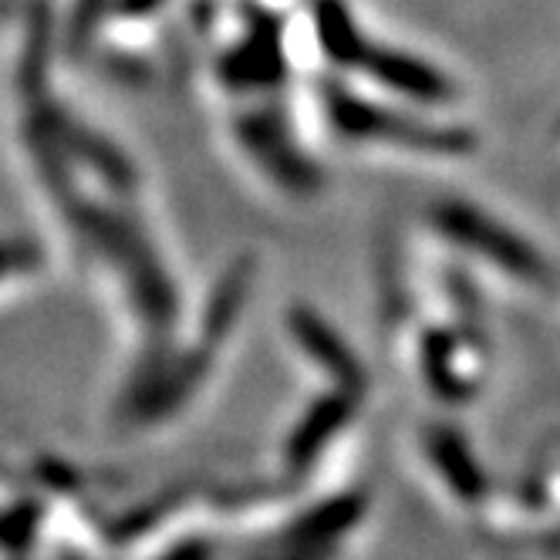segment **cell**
<instances>
[{"label":"cell","instance_id":"cell-6","mask_svg":"<svg viewBox=\"0 0 560 560\" xmlns=\"http://www.w3.org/2000/svg\"><path fill=\"white\" fill-rule=\"evenodd\" d=\"M314 27H317V42H322V51L335 61V65H351L358 68L365 55V37L358 31L354 18L348 14V8L341 0H322L314 11Z\"/></svg>","mask_w":560,"mask_h":560},{"label":"cell","instance_id":"cell-4","mask_svg":"<svg viewBox=\"0 0 560 560\" xmlns=\"http://www.w3.org/2000/svg\"><path fill=\"white\" fill-rule=\"evenodd\" d=\"M358 68H362L369 78H375V82H382L385 89H392L395 95H402L416 105L439 108V105H450L456 98V89L443 71L425 65L416 55H406V51L369 45L362 61H358Z\"/></svg>","mask_w":560,"mask_h":560},{"label":"cell","instance_id":"cell-3","mask_svg":"<svg viewBox=\"0 0 560 560\" xmlns=\"http://www.w3.org/2000/svg\"><path fill=\"white\" fill-rule=\"evenodd\" d=\"M236 139L277 186H284L291 192H314L322 186L317 166L294 145L288 126L273 112L244 115L236 122Z\"/></svg>","mask_w":560,"mask_h":560},{"label":"cell","instance_id":"cell-2","mask_svg":"<svg viewBox=\"0 0 560 560\" xmlns=\"http://www.w3.org/2000/svg\"><path fill=\"white\" fill-rule=\"evenodd\" d=\"M432 223L435 230L443 233L446 240L459 247H469V254L490 260L493 267L520 277V280H530V284H544L550 277L544 257L527 244L524 236L506 230L500 220H493L490 213L476 210L463 199H450V203H439L432 210Z\"/></svg>","mask_w":560,"mask_h":560},{"label":"cell","instance_id":"cell-5","mask_svg":"<svg viewBox=\"0 0 560 560\" xmlns=\"http://www.w3.org/2000/svg\"><path fill=\"white\" fill-rule=\"evenodd\" d=\"M223 82L233 89H273L284 78V51H280V37L270 27L254 31L247 42H240L230 55L220 61Z\"/></svg>","mask_w":560,"mask_h":560},{"label":"cell","instance_id":"cell-1","mask_svg":"<svg viewBox=\"0 0 560 560\" xmlns=\"http://www.w3.org/2000/svg\"><path fill=\"white\" fill-rule=\"evenodd\" d=\"M328 118L345 139H365V142H395L429 155H466L476 149V136L456 126H432L422 118H406L392 108L372 105L338 85L325 92Z\"/></svg>","mask_w":560,"mask_h":560}]
</instances>
